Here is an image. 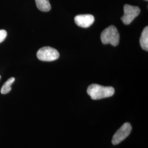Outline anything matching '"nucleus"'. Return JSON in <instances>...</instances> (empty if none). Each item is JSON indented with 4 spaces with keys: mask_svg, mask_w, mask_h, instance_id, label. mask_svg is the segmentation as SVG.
Instances as JSON below:
<instances>
[{
    "mask_svg": "<svg viewBox=\"0 0 148 148\" xmlns=\"http://www.w3.org/2000/svg\"><path fill=\"white\" fill-rule=\"evenodd\" d=\"M145 1H148V0H145Z\"/></svg>",
    "mask_w": 148,
    "mask_h": 148,
    "instance_id": "12",
    "label": "nucleus"
},
{
    "mask_svg": "<svg viewBox=\"0 0 148 148\" xmlns=\"http://www.w3.org/2000/svg\"><path fill=\"white\" fill-rule=\"evenodd\" d=\"M124 14L121 18V19L124 24L129 25L137 16L140 10L137 6L125 5L123 7Z\"/></svg>",
    "mask_w": 148,
    "mask_h": 148,
    "instance_id": "4",
    "label": "nucleus"
},
{
    "mask_svg": "<svg viewBox=\"0 0 148 148\" xmlns=\"http://www.w3.org/2000/svg\"><path fill=\"white\" fill-rule=\"evenodd\" d=\"M140 45L141 47L145 51L148 50V27H146L142 33L140 38Z\"/></svg>",
    "mask_w": 148,
    "mask_h": 148,
    "instance_id": "7",
    "label": "nucleus"
},
{
    "mask_svg": "<svg viewBox=\"0 0 148 148\" xmlns=\"http://www.w3.org/2000/svg\"><path fill=\"white\" fill-rule=\"evenodd\" d=\"M7 33L5 30H0V43L2 42L7 37Z\"/></svg>",
    "mask_w": 148,
    "mask_h": 148,
    "instance_id": "10",
    "label": "nucleus"
},
{
    "mask_svg": "<svg viewBox=\"0 0 148 148\" xmlns=\"http://www.w3.org/2000/svg\"><path fill=\"white\" fill-rule=\"evenodd\" d=\"M95 21V17L91 14H80L75 17L76 24L83 28H87L91 26Z\"/></svg>",
    "mask_w": 148,
    "mask_h": 148,
    "instance_id": "6",
    "label": "nucleus"
},
{
    "mask_svg": "<svg viewBox=\"0 0 148 148\" xmlns=\"http://www.w3.org/2000/svg\"><path fill=\"white\" fill-rule=\"evenodd\" d=\"M87 92L92 99L98 100L112 96L115 93V89L112 87L92 84L88 86Z\"/></svg>",
    "mask_w": 148,
    "mask_h": 148,
    "instance_id": "1",
    "label": "nucleus"
},
{
    "mask_svg": "<svg viewBox=\"0 0 148 148\" xmlns=\"http://www.w3.org/2000/svg\"><path fill=\"white\" fill-rule=\"evenodd\" d=\"M37 57L41 61L52 62L59 58V53L55 48L51 47H44L38 51Z\"/></svg>",
    "mask_w": 148,
    "mask_h": 148,
    "instance_id": "3",
    "label": "nucleus"
},
{
    "mask_svg": "<svg viewBox=\"0 0 148 148\" xmlns=\"http://www.w3.org/2000/svg\"><path fill=\"white\" fill-rule=\"evenodd\" d=\"M14 81H15V78L13 77H11L8 79L2 86L1 90V93L3 95H5L10 92L12 90L11 86L13 84Z\"/></svg>",
    "mask_w": 148,
    "mask_h": 148,
    "instance_id": "9",
    "label": "nucleus"
},
{
    "mask_svg": "<svg viewBox=\"0 0 148 148\" xmlns=\"http://www.w3.org/2000/svg\"><path fill=\"white\" fill-rule=\"evenodd\" d=\"M101 40L103 44H111L116 46L120 42V34L116 27L113 25L106 28L101 34Z\"/></svg>",
    "mask_w": 148,
    "mask_h": 148,
    "instance_id": "2",
    "label": "nucleus"
},
{
    "mask_svg": "<svg viewBox=\"0 0 148 148\" xmlns=\"http://www.w3.org/2000/svg\"><path fill=\"white\" fill-rule=\"evenodd\" d=\"M0 79H1V76H0Z\"/></svg>",
    "mask_w": 148,
    "mask_h": 148,
    "instance_id": "11",
    "label": "nucleus"
},
{
    "mask_svg": "<svg viewBox=\"0 0 148 148\" xmlns=\"http://www.w3.org/2000/svg\"><path fill=\"white\" fill-rule=\"evenodd\" d=\"M132 131L131 125L128 123H125L117 131L112 139V143L113 145H117L121 143L125 138L130 135Z\"/></svg>",
    "mask_w": 148,
    "mask_h": 148,
    "instance_id": "5",
    "label": "nucleus"
},
{
    "mask_svg": "<svg viewBox=\"0 0 148 148\" xmlns=\"http://www.w3.org/2000/svg\"><path fill=\"white\" fill-rule=\"evenodd\" d=\"M37 8L42 12H48L51 9L49 0H35Z\"/></svg>",
    "mask_w": 148,
    "mask_h": 148,
    "instance_id": "8",
    "label": "nucleus"
}]
</instances>
